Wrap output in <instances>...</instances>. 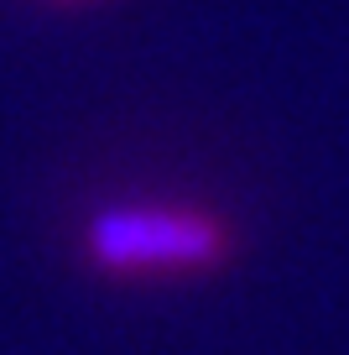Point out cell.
Instances as JSON below:
<instances>
[{"label": "cell", "instance_id": "obj_1", "mask_svg": "<svg viewBox=\"0 0 349 355\" xmlns=\"http://www.w3.org/2000/svg\"><path fill=\"white\" fill-rule=\"evenodd\" d=\"M235 251L229 230L204 209L125 204L105 209L84 230V256L105 277H156V272H208Z\"/></svg>", "mask_w": 349, "mask_h": 355}]
</instances>
